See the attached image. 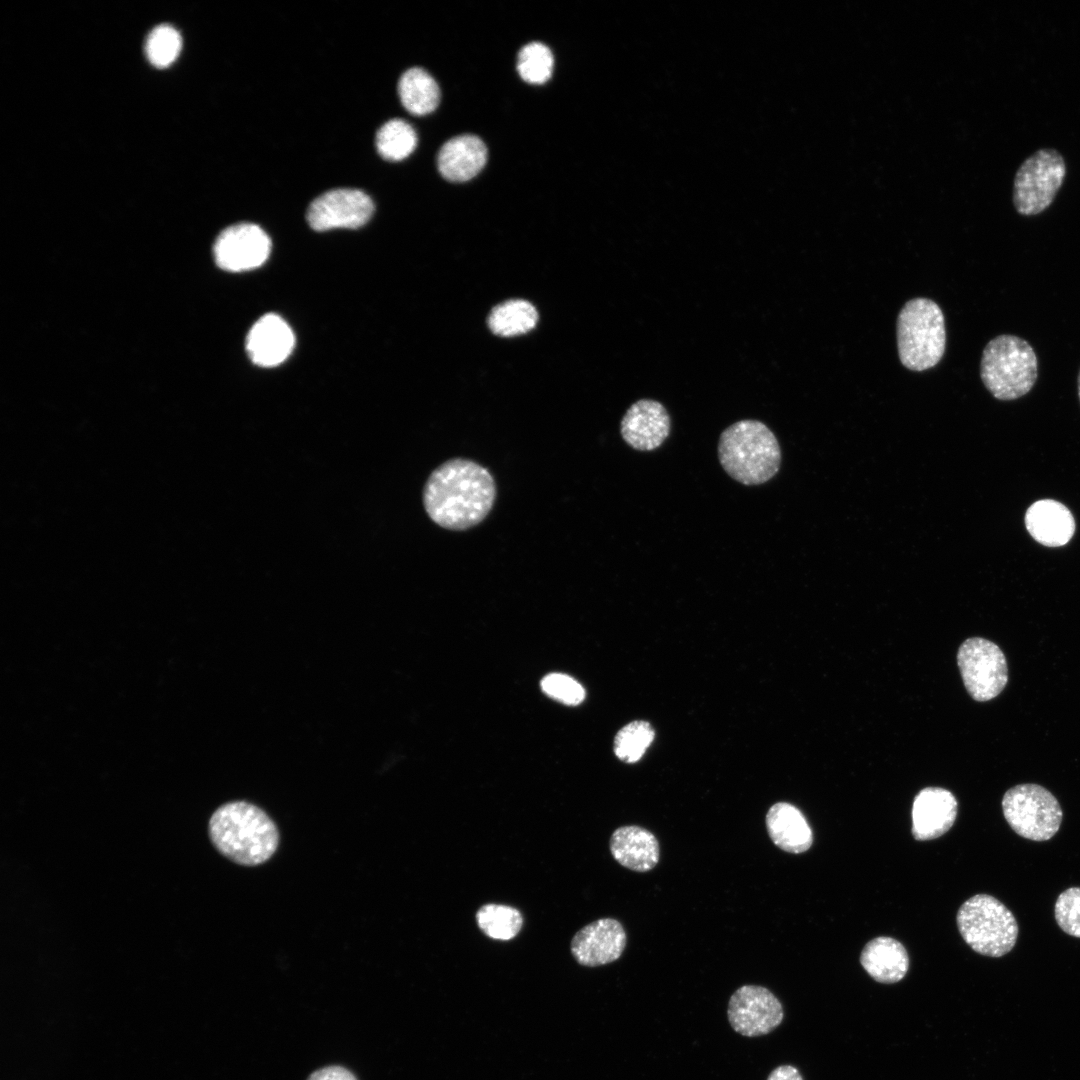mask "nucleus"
Masks as SVG:
<instances>
[{
  "label": "nucleus",
  "mask_w": 1080,
  "mask_h": 1080,
  "mask_svg": "<svg viewBox=\"0 0 1080 1080\" xmlns=\"http://www.w3.org/2000/svg\"><path fill=\"white\" fill-rule=\"evenodd\" d=\"M956 919L964 941L981 955L1001 957L1016 944V918L991 895L977 894L969 898L959 908Z\"/></svg>",
  "instance_id": "nucleus-6"
},
{
  "label": "nucleus",
  "mask_w": 1080,
  "mask_h": 1080,
  "mask_svg": "<svg viewBox=\"0 0 1080 1080\" xmlns=\"http://www.w3.org/2000/svg\"><path fill=\"white\" fill-rule=\"evenodd\" d=\"M537 320V310L531 303L513 299L495 306L487 322L494 334L510 337L527 333L535 327Z\"/></svg>",
  "instance_id": "nucleus-23"
},
{
  "label": "nucleus",
  "mask_w": 1080,
  "mask_h": 1080,
  "mask_svg": "<svg viewBox=\"0 0 1080 1080\" xmlns=\"http://www.w3.org/2000/svg\"><path fill=\"white\" fill-rule=\"evenodd\" d=\"M476 921L486 936L496 940H510L520 932L523 917L514 907L489 903L478 909Z\"/></svg>",
  "instance_id": "nucleus-25"
},
{
  "label": "nucleus",
  "mask_w": 1080,
  "mask_h": 1080,
  "mask_svg": "<svg viewBox=\"0 0 1080 1080\" xmlns=\"http://www.w3.org/2000/svg\"><path fill=\"white\" fill-rule=\"evenodd\" d=\"M208 829L216 849L243 866L265 863L279 845L274 821L261 808L245 801L228 802L217 808Z\"/></svg>",
  "instance_id": "nucleus-2"
},
{
  "label": "nucleus",
  "mask_w": 1080,
  "mask_h": 1080,
  "mask_svg": "<svg viewBox=\"0 0 1080 1080\" xmlns=\"http://www.w3.org/2000/svg\"><path fill=\"white\" fill-rule=\"evenodd\" d=\"M946 343L944 315L934 301L914 298L904 304L897 318V347L901 363L912 371H924L941 360Z\"/></svg>",
  "instance_id": "nucleus-5"
},
{
  "label": "nucleus",
  "mask_w": 1080,
  "mask_h": 1080,
  "mask_svg": "<svg viewBox=\"0 0 1080 1080\" xmlns=\"http://www.w3.org/2000/svg\"><path fill=\"white\" fill-rule=\"evenodd\" d=\"M957 662L965 688L976 701L995 698L1007 684L1005 655L992 641L980 637L966 639L959 647Z\"/></svg>",
  "instance_id": "nucleus-9"
},
{
  "label": "nucleus",
  "mask_w": 1080,
  "mask_h": 1080,
  "mask_svg": "<svg viewBox=\"0 0 1080 1080\" xmlns=\"http://www.w3.org/2000/svg\"><path fill=\"white\" fill-rule=\"evenodd\" d=\"M487 161L484 142L474 135H460L447 141L437 157L441 175L452 182H464L476 176Z\"/></svg>",
  "instance_id": "nucleus-19"
},
{
  "label": "nucleus",
  "mask_w": 1080,
  "mask_h": 1080,
  "mask_svg": "<svg viewBox=\"0 0 1080 1080\" xmlns=\"http://www.w3.org/2000/svg\"><path fill=\"white\" fill-rule=\"evenodd\" d=\"M1038 375L1037 356L1032 346L1015 335H999L985 346L980 376L987 390L999 400H1014L1027 394Z\"/></svg>",
  "instance_id": "nucleus-4"
},
{
  "label": "nucleus",
  "mask_w": 1080,
  "mask_h": 1080,
  "mask_svg": "<svg viewBox=\"0 0 1080 1080\" xmlns=\"http://www.w3.org/2000/svg\"><path fill=\"white\" fill-rule=\"evenodd\" d=\"M718 458L722 468L744 485H760L780 469L781 449L773 432L758 420H740L720 435Z\"/></svg>",
  "instance_id": "nucleus-3"
},
{
  "label": "nucleus",
  "mask_w": 1080,
  "mask_h": 1080,
  "mask_svg": "<svg viewBox=\"0 0 1080 1080\" xmlns=\"http://www.w3.org/2000/svg\"><path fill=\"white\" fill-rule=\"evenodd\" d=\"M398 92L406 110L418 116L434 111L440 101L438 84L427 71L419 67L410 68L401 75Z\"/></svg>",
  "instance_id": "nucleus-22"
},
{
  "label": "nucleus",
  "mask_w": 1080,
  "mask_h": 1080,
  "mask_svg": "<svg viewBox=\"0 0 1080 1080\" xmlns=\"http://www.w3.org/2000/svg\"><path fill=\"white\" fill-rule=\"evenodd\" d=\"M416 145V132L403 119L387 121L376 133L377 151L386 160H403L414 151Z\"/></svg>",
  "instance_id": "nucleus-24"
},
{
  "label": "nucleus",
  "mask_w": 1080,
  "mask_h": 1080,
  "mask_svg": "<svg viewBox=\"0 0 1080 1080\" xmlns=\"http://www.w3.org/2000/svg\"><path fill=\"white\" fill-rule=\"evenodd\" d=\"M626 946L622 924L612 918L598 919L580 929L571 940V953L583 966L597 967L616 961Z\"/></svg>",
  "instance_id": "nucleus-13"
},
{
  "label": "nucleus",
  "mask_w": 1080,
  "mask_h": 1080,
  "mask_svg": "<svg viewBox=\"0 0 1080 1080\" xmlns=\"http://www.w3.org/2000/svg\"><path fill=\"white\" fill-rule=\"evenodd\" d=\"M1029 534L1038 543L1048 547L1063 546L1075 531L1070 510L1060 502L1043 499L1033 503L1025 514Z\"/></svg>",
  "instance_id": "nucleus-17"
},
{
  "label": "nucleus",
  "mask_w": 1080,
  "mask_h": 1080,
  "mask_svg": "<svg viewBox=\"0 0 1080 1080\" xmlns=\"http://www.w3.org/2000/svg\"><path fill=\"white\" fill-rule=\"evenodd\" d=\"M1078 395H1079V400H1080V371H1079V375H1078Z\"/></svg>",
  "instance_id": "nucleus-33"
},
{
  "label": "nucleus",
  "mask_w": 1080,
  "mask_h": 1080,
  "mask_svg": "<svg viewBox=\"0 0 1080 1080\" xmlns=\"http://www.w3.org/2000/svg\"><path fill=\"white\" fill-rule=\"evenodd\" d=\"M609 846L613 858L623 867L635 872L650 871L659 861L657 838L640 826L617 828L610 837Z\"/></svg>",
  "instance_id": "nucleus-18"
},
{
  "label": "nucleus",
  "mask_w": 1080,
  "mask_h": 1080,
  "mask_svg": "<svg viewBox=\"0 0 1080 1080\" xmlns=\"http://www.w3.org/2000/svg\"><path fill=\"white\" fill-rule=\"evenodd\" d=\"M554 59L551 50L540 42L525 45L518 54L517 71L530 84H543L552 75Z\"/></svg>",
  "instance_id": "nucleus-26"
},
{
  "label": "nucleus",
  "mask_w": 1080,
  "mask_h": 1080,
  "mask_svg": "<svg viewBox=\"0 0 1080 1080\" xmlns=\"http://www.w3.org/2000/svg\"><path fill=\"white\" fill-rule=\"evenodd\" d=\"M308 1080H356V1078L343 1067L331 1066L314 1072Z\"/></svg>",
  "instance_id": "nucleus-31"
},
{
  "label": "nucleus",
  "mask_w": 1080,
  "mask_h": 1080,
  "mask_svg": "<svg viewBox=\"0 0 1080 1080\" xmlns=\"http://www.w3.org/2000/svg\"><path fill=\"white\" fill-rule=\"evenodd\" d=\"M1055 919L1066 934L1080 938V887L1060 893L1054 907Z\"/></svg>",
  "instance_id": "nucleus-29"
},
{
  "label": "nucleus",
  "mask_w": 1080,
  "mask_h": 1080,
  "mask_svg": "<svg viewBox=\"0 0 1080 1080\" xmlns=\"http://www.w3.org/2000/svg\"><path fill=\"white\" fill-rule=\"evenodd\" d=\"M958 803L948 790L927 787L914 798L912 806V835L925 841L940 837L954 824Z\"/></svg>",
  "instance_id": "nucleus-15"
},
{
  "label": "nucleus",
  "mask_w": 1080,
  "mask_h": 1080,
  "mask_svg": "<svg viewBox=\"0 0 1080 1080\" xmlns=\"http://www.w3.org/2000/svg\"><path fill=\"white\" fill-rule=\"evenodd\" d=\"M496 498L491 473L475 461L453 458L429 475L423 490L424 508L442 528L462 531L482 522Z\"/></svg>",
  "instance_id": "nucleus-1"
},
{
  "label": "nucleus",
  "mask_w": 1080,
  "mask_h": 1080,
  "mask_svg": "<svg viewBox=\"0 0 1080 1080\" xmlns=\"http://www.w3.org/2000/svg\"><path fill=\"white\" fill-rule=\"evenodd\" d=\"M654 730L646 721H633L617 733L614 741L615 755L624 762L638 761L654 739Z\"/></svg>",
  "instance_id": "nucleus-27"
},
{
  "label": "nucleus",
  "mask_w": 1080,
  "mask_h": 1080,
  "mask_svg": "<svg viewBox=\"0 0 1080 1080\" xmlns=\"http://www.w3.org/2000/svg\"><path fill=\"white\" fill-rule=\"evenodd\" d=\"M540 685L546 695L567 705H577L585 698L583 686L566 674H548L541 680Z\"/></svg>",
  "instance_id": "nucleus-30"
},
{
  "label": "nucleus",
  "mask_w": 1080,
  "mask_h": 1080,
  "mask_svg": "<svg viewBox=\"0 0 1080 1080\" xmlns=\"http://www.w3.org/2000/svg\"><path fill=\"white\" fill-rule=\"evenodd\" d=\"M767 1080H803L799 1070L792 1065H780L772 1070Z\"/></svg>",
  "instance_id": "nucleus-32"
},
{
  "label": "nucleus",
  "mask_w": 1080,
  "mask_h": 1080,
  "mask_svg": "<svg viewBox=\"0 0 1080 1080\" xmlns=\"http://www.w3.org/2000/svg\"><path fill=\"white\" fill-rule=\"evenodd\" d=\"M181 47L182 38L179 32L171 25L162 24L149 33L145 52L151 64L164 68L175 61Z\"/></svg>",
  "instance_id": "nucleus-28"
},
{
  "label": "nucleus",
  "mask_w": 1080,
  "mask_h": 1080,
  "mask_svg": "<svg viewBox=\"0 0 1080 1080\" xmlns=\"http://www.w3.org/2000/svg\"><path fill=\"white\" fill-rule=\"evenodd\" d=\"M294 334L289 325L276 314H266L251 327L246 340L247 353L253 363L272 367L283 362L294 347Z\"/></svg>",
  "instance_id": "nucleus-16"
},
{
  "label": "nucleus",
  "mask_w": 1080,
  "mask_h": 1080,
  "mask_svg": "<svg viewBox=\"0 0 1080 1080\" xmlns=\"http://www.w3.org/2000/svg\"><path fill=\"white\" fill-rule=\"evenodd\" d=\"M1066 175L1063 156L1053 148H1042L1028 156L1016 171L1013 203L1024 216L1037 215L1048 208Z\"/></svg>",
  "instance_id": "nucleus-8"
},
{
  "label": "nucleus",
  "mask_w": 1080,
  "mask_h": 1080,
  "mask_svg": "<svg viewBox=\"0 0 1080 1080\" xmlns=\"http://www.w3.org/2000/svg\"><path fill=\"white\" fill-rule=\"evenodd\" d=\"M727 1017L732 1029L745 1037H759L775 1030L783 1021L779 999L767 988L743 985L730 997Z\"/></svg>",
  "instance_id": "nucleus-10"
},
{
  "label": "nucleus",
  "mask_w": 1080,
  "mask_h": 1080,
  "mask_svg": "<svg viewBox=\"0 0 1080 1080\" xmlns=\"http://www.w3.org/2000/svg\"><path fill=\"white\" fill-rule=\"evenodd\" d=\"M766 827L772 842L785 852L803 853L813 843L812 830L805 816L790 803L772 805L766 814Z\"/></svg>",
  "instance_id": "nucleus-20"
},
{
  "label": "nucleus",
  "mask_w": 1080,
  "mask_h": 1080,
  "mask_svg": "<svg viewBox=\"0 0 1080 1080\" xmlns=\"http://www.w3.org/2000/svg\"><path fill=\"white\" fill-rule=\"evenodd\" d=\"M864 970L877 982L893 984L906 975L909 957L905 947L891 937H877L869 941L860 955Z\"/></svg>",
  "instance_id": "nucleus-21"
},
{
  "label": "nucleus",
  "mask_w": 1080,
  "mask_h": 1080,
  "mask_svg": "<svg viewBox=\"0 0 1080 1080\" xmlns=\"http://www.w3.org/2000/svg\"><path fill=\"white\" fill-rule=\"evenodd\" d=\"M373 212V201L365 192L339 188L329 190L311 202L307 210V221L316 231L354 229L364 225Z\"/></svg>",
  "instance_id": "nucleus-11"
},
{
  "label": "nucleus",
  "mask_w": 1080,
  "mask_h": 1080,
  "mask_svg": "<svg viewBox=\"0 0 1080 1080\" xmlns=\"http://www.w3.org/2000/svg\"><path fill=\"white\" fill-rule=\"evenodd\" d=\"M671 430V419L665 407L652 399L633 403L620 423L624 441L638 451H652L660 447Z\"/></svg>",
  "instance_id": "nucleus-14"
},
{
  "label": "nucleus",
  "mask_w": 1080,
  "mask_h": 1080,
  "mask_svg": "<svg viewBox=\"0 0 1080 1080\" xmlns=\"http://www.w3.org/2000/svg\"><path fill=\"white\" fill-rule=\"evenodd\" d=\"M1002 810L1009 826L1020 836L1033 841L1051 839L1059 830L1063 812L1056 797L1046 788L1025 783L1008 789Z\"/></svg>",
  "instance_id": "nucleus-7"
},
{
  "label": "nucleus",
  "mask_w": 1080,
  "mask_h": 1080,
  "mask_svg": "<svg viewBox=\"0 0 1080 1080\" xmlns=\"http://www.w3.org/2000/svg\"><path fill=\"white\" fill-rule=\"evenodd\" d=\"M271 241L258 225L238 223L217 237L213 254L223 270L240 272L261 266L270 254Z\"/></svg>",
  "instance_id": "nucleus-12"
}]
</instances>
